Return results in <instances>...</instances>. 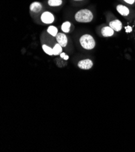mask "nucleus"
Instances as JSON below:
<instances>
[{
    "label": "nucleus",
    "instance_id": "a211bd4d",
    "mask_svg": "<svg viewBox=\"0 0 135 152\" xmlns=\"http://www.w3.org/2000/svg\"><path fill=\"white\" fill-rule=\"evenodd\" d=\"M69 56L68 55H65V56L63 58V59H64V60H69Z\"/></svg>",
    "mask_w": 135,
    "mask_h": 152
},
{
    "label": "nucleus",
    "instance_id": "2eb2a0df",
    "mask_svg": "<svg viewBox=\"0 0 135 152\" xmlns=\"http://www.w3.org/2000/svg\"><path fill=\"white\" fill-rule=\"evenodd\" d=\"M124 1L126 2L128 4H132L134 3L135 1V0H124Z\"/></svg>",
    "mask_w": 135,
    "mask_h": 152
},
{
    "label": "nucleus",
    "instance_id": "f8f14e48",
    "mask_svg": "<svg viewBox=\"0 0 135 152\" xmlns=\"http://www.w3.org/2000/svg\"><path fill=\"white\" fill-rule=\"evenodd\" d=\"M71 23L69 21L64 22L61 25V30L64 33H69L70 32Z\"/></svg>",
    "mask_w": 135,
    "mask_h": 152
},
{
    "label": "nucleus",
    "instance_id": "6ab92c4d",
    "mask_svg": "<svg viewBox=\"0 0 135 152\" xmlns=\"http://www.w3.org/2000/svg\"><path fill=\"white\" fill-rule=\"evenodd\" d=\"M74 1H82V0H74Z\"/></svg>",
    "mask_w": 135,
    "mask_h": 152
},
{
    "label": "nucleus",
    "instance_id": "f257e3e1",
    "mask_svg": "<svg viewBox=\"0 0 135 152\" xmlns=\"http://www.w3.org/2000/svg\"><path fill=\"white\" fill-rule=\"evenodd\" d=\"M93 18V13L89 9L80 10L75 15V20L79 23H90Z\"/></svg>",
    "mask_w": 135,
    "mask_h": 152
},
{
    "label": "nucleus",
    "instance_id": "f03ea898",
    "mask_svg": "<svg viewBox=\"0 0 135 152\" xmlns=\"http://www.w3.org/2000/svg\"><path fill=\"white\" fill-rule=\"evenodd\" d=\"M80 43L82 48L86 50H92L96 45L94 38L89 34L83 35L80 39Z\"/></svg>",
    "mask_w": 135,
    "mask_h": 152
},
{
    "label": "nucleus",
    "instance_id": "9b49d317",
    "mask_svg": "<svg viewBox=\"0 0 135 152\" xmlns=\"http://www.w3.org/2000/svg\"><path fill=\"white\" fill-rule=\"evenodd\" d=\"M47 32L52 36H56L57 34L58 33V30L57 29L55 26L53 25H50L47 29Z\"/></svg>",
    "mask_w": 135,
    "mask_h": 152
},
{
    "label": "nucleus",
    "instance_id": "4468645a",
    "mask_svg": "<svg viewBox=\"0 0 135 152\" xmlns=\"http://www.w3.org/2000/svg\"><path fill=\"white\" fill-rule=\"evenodd\" d=\"M62 3H63L62 0H49L48 1V4L51 7L59 6L62 4Z\"/></svg>",
    "mask_w": 135,
    "mask_h": 152
},
{
    "label": "nucleus",
    "instance_id": "dca6fc26",
    "mask_svg": "<svg viewBox=\"0 0 135 152\" xmlns=\"http://www.w3.org/2000/svg\"><path fill=\"white\" fill-rule=\"evenodd\" d=\"M127 30H126V32H132V29L131 27H130V26H128V27H127L126 28Z\"/></svg>",
    "mask_w": 135,
    "mask_h": 152
},
{
    "label": "nucleus",
    "instance_id": "423d86ee",
    "mask_svg": "<svg viewBox=\"0 0 135 152\" xmlns=\"http://www.w3.org/2000/svg\"><path fill=\"white\" fill-rule=\"evenodd\" d=\"M110 27H112L114 30L116 31V32H119L121 31L122 28V24L120 21L118 19L113 20L109 23Z\"/></svg>",
    "mask_w": 135,
    "mask_h": 152
},
{
    "label": "nucleus",
    "instance_id": "0eeeda50",
    "mask_svg": "<svg viewBox=\"0 0 135 152\" xmlns=\"http://www.w3.org/2000/svg\"><path fill=\"white\" fill-rule=\"evenodd\" d=\"M42 9L43 6L39 2H33L30 6V10L34 13L40 12Z\"/></svg>",
    "mask_w": 135,
    "mask_h": 152
},
{
    "label": "nucleus",
    "instance_id": "1a4fd4ad",
    "mask_svg": "<svg viewBox=\"0 0 135 152\" xmlns=\"http://www.w3.org/2000/svg\"><path fill=\"white\" fill-rule=\"evenodd\" d=\"M116 9L118 12L122 16H127L130 13L129 9L126 6H123V5H118Z\"/></svg>",
    "mask_w": 135,
    "mask_h": 152
},
{
    "label": "nucleus",
    "instance_id": "ddd939ff",
    "mask_svg": "<svg viewBox=\"0 0 135 152\" xmlns=\"http://www.w3.org/2000/svg\"><path fill=\"white\" fill-rule=\"evenodd\" d=\"M42 48L44 52L46 54H47L48 55L52 56L53 55V49L51 48L50 47L47 46L45 44H43L42 46Z\"/></svg>",
    "mask_w": 135,
    "mask_h": 152
},
{
    "label": "nucleus",
    "instance_id": "6e6552de",
    "mask_svg": "<svg viewBox=\"0 0 135 152\" xmlns=\"http://www.w3.org/2000/svg\"><path fill=\"white\" fill-rule=\"evenodd\" d=\"M114 30L110 26L109 27H104L101 29V33L104 37H109L112 36L114 34Z\"/></svg>",
    "mask_w": 135,
    "mask_h": 152
},
{
    "label": "nucleus",
    "instance_id": "39448f33",
    "mask_svg": "<svg viewBox=\"0 0 135 152\" xmlns=\"http://www.w3.org/2000/svg\"><path fill=\"white\" fill-rule=\"evenodd\" d=\"M55 37L58 43L60 44L63 48H65L67 43H68V39H67L66 35H65L64 33H58Z\"/></svg>",
    "mask_w": 135,
    "mask_h": 152
},
{
    "label": "nucleus",
    "instance_id": "9d476101",
    "mask_svg": "<svg viewBox=\"0 0 135 152\" xmlns=\"http://www.w3.org/2000/svg\"><path fill=\"white\" fill-rule=\"evenodd\" d=\"M53 55L55 56L60 55L62 52H63V47L58 43L56 44L53 48Z\"/></svg>",
    "mask_w": 135,
    "mask_h": 152
},
{
    "label": "nucleus",
    "instance_id": "f3484780",
    "mask_svg": "<svg viewBox=\"0 0 135 152\" xmlns=\"http://www.w3.org/2000/svg\"><path fill=\"white\" fill-rule=\"evenodd\" d=\"M60 55V57L61 58H63L65 56V53H64V52H62V53L59 55Z\"/></svg>",
    "mask_w": 135,
    "mask_h": 152
},
{
    "label": "nucleus",
    "instance_id": "20e7f679",
    "mask_svg": "<svg viewBox=\"0 0 135 152\" xmlns=\"http://www.w3.org/2000/svg\"><path fill=\"white\" fill-rule=\"evenodd\" d=\"M93 62L90 59L81 60L78 63V66L82 70H89L93 67Z\"/></svg>",
    "mask_w": 135,
    "mask_h": 152
},
{
    "label": "nucleus",
    "instance_id": "7ed1b4c3",
    "mask_svg": "<svg viewBox=\"0 0 135 152\" xmlns=\"http://www.w3.org/2000/svg\"><path fill=\"white\" fill-rule=\"evenodd\" d=\"M41 21L44 24H50L53 23L55 20L54 15L49 12H44L41 16Z\"/></svg>",
    "mask_w": 135,
    "mask_h": 152
}]
</instances>
